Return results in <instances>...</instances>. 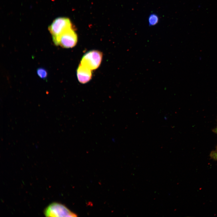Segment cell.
<instances>
[{
  "label": "cell",
  "instance_id": "cell-3",
  "mask_svg": "<svg viewBox=\"0 0 217 217\" xmlns=\"http://www.w3.org/2000/svg\"><path fill=\"white\" fill-rule=\"evenodd\" d=\"M72 27L70 20L65 17H58L55 20L48 29L54 39L67 30Z\"/></svg>",
  "mask_w": 217,
  "mask_h": 217
},
{
  "label": "cell",
  "instance_id": "cell-9",
  "mask_svg": "<svg viewBox=\"0 0 217 217\" xmlns=\"http://www.w3.org/2000/svg\"><path fill=\"white\" fill-rule=\"evenodd\" d=\"M215 132L217 133V127L216 128V129H215Z\"/></svg>",
  "mask_w": 217,
  "mask_h": 217
},
{
  "label": "cell",
  "instance_id": "cell-4",
  "mask_svg": "<svg viewBox=\"0 0 217 217\" xmlns=\"http://www.w3.org/2000/svg\"><path fill=\"white\" fill-rule=\"evenodd\" d=\"M102 57V53L97 50H92L86 53L83 56L80 64L91 70L97 68L101 64Z\"/></svg>",
  "mask_w": 217,
  "mask_h": 217
},
{
  "label": "cell",
  "instance_id": "cell-1",
  "mask_svg": "<svg viewBox=\"0 0 217 217\" xmlns=\"http://www.w3.org/2000/svg\"><path fill=\"white\" fill-rule=\"evenodd\" d=\"M77 40V35L73 27L67 30L59 36L53 39L56 45L65 48L74 47L76 44Z\"/></svg>",
  "mask_w": 217,
  "mask_h": 217
},
{
  "label": "cell",
  "instance_id": "cell-2",
  "mask_svg": "<svg viewBox=\"0 0 217 217\" xmlns=\"http://www.w3.org/2000/svg\"><path fill=\"white\" fill-rule=\"evenodd\" d=\"M44 214L48 217H76L77 215L65 206L55 202L51 203L45 209Z\"/></svg>",
  "mask_w": 217,
  "mask_h": 217
},
{
  "label": "cell",
  "instance_id": "cell-7",
  "mask_svg": "<svg viewBox=\"0 0 217 217\" xmlns=\"http://www.w3.org/2000/svg\"><path fill=\"white\" fill-rule=\"evenodd\" d=\"M36 73L39 77L43 79H46L48 75L47 71L43 68H38L36 70Z\"/></svg>",
  "mask_w": 217,
  "mask_h": 217
},
{
  "label": "cell",
  "instance_id": "cell-5",
  "mask_svg": "<svg viewBox=\"0 0 217 217\" xmlns=\"http://www.w3.org/2000/svg\"><path fill=\"white\" fill-rule=\"evenodd\" d=\"M91 70L86 67L80 64L77 70V76L80 82L85 83L91 79Z\"/></svg>",
  "mask_w": 217,
  "mask_h": 217
},
{
  "label": "cell",
  "instance_id": "cell-8",
  "mask_svg": "<svg viewBox=\"0 0 217 217\" xmlns=\"http://www.w3.org/2000/svg\"><path fill=\"white\" fill-rule=\"evenodd\" d=\"M210 156L212 159L217 160V151L212 152L210 153Z\"/></svg>",
  "mask_w": 217,
  "mask_h": 217
},
{
  "label": "cell",
  "instance_id": "cell-6",
  "mask_svg": "<svg viewBox=\"0 0 217 217\" xmlns=\"http://www.w3.org/2000/svg\"><path fill=\"white\" fill-rule=\"evenodd\" d=\"M159 21L158 16L156 14H150L148 18V24L150 26H153L157 24Z\"/></svg>",
  "mask_w": 217,
  "mask_h": 217
}]
</instances>
